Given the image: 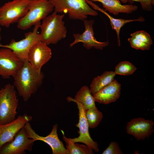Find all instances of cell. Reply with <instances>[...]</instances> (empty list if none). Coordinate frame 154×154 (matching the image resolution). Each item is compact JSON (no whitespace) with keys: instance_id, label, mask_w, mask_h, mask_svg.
I'll return each mask as SVG.
<instances>
[{"instance_id":"20","label":"cell","mask_w":154,"mask_h":154,"mask_svg":"<svg viewBox=\"0 0 154 154\" xmlns=\"http://www.w3.org/2000/svg\"><path fill=\"white\" fill-rule=\"evenodd\" d=\"M82 104L86 109L95 106V101L90 88L86 86H82L77 92L74 98Z\"/></svg>"},{"instance_id":"3","label":"cell","mask_w":154,"mask_h":154,"mask_svg":"<svg viewBox=\"0 0 154 154\" xmlns=\"http://www.w3.org/2000/svg\"><path fill=\"white\" fill-rule=\"evenodd\" d=\"M54 8V12L68 13L71 19L83 21L90 15L96 16L98 12L92 9L86 0H48Z\"/></svg>"},{"instance_id":"18","label":"cell","mask_w":154,"mask_h":154,"mask_svg":"<svg viewBox=\"0 0 154 154\" xmlns=\"http://www.w3.org/2000/svg\"><path fill=\"white\" fill-rule=\"evenodd\" d=\"M88 4L91 6L94 9L99 11L106 15L109 18L112 29L114 30L116 33L118 45L120 46L121 45L120 38V31L121 28L126 24L133 21L143 22L145 21L144 18L140 17L138 18L135 19L125 20L123 19H117L114 18L108 13L105 10L101 8L92 1L90 0H86Z\"/></svg>"},{"instance_id":"2","label":"cell","mask_w":154,"mask_h":154,"mask_svg":"<svg viewBox=\"0 0 154 154\" xmlns=\"http://www.w3.org/2000/svg\"><path fill=\"white\" fill-rule=\"evenodd\" d=\"M54 12L42 20L39 28L41 41L47 45L56 44L66 37L67 30L63 21L64 15Z\"/></svg>"},{"instance_id":"5","label":"cell","mask_w":154,"mask_h":154,"mask_svg":"<svg viewBox=\"0 0 154 154\" xmlns=\"http://www.w3.org/2000/svg\"><path fill=\"white\" fill-rule=\"evenodd\" d=\"M19 104L14 86L8 84L0 90V125L15 119Z\"/></svg>"},{"instance_id":"9","label":"cell","mask_w":154,"mask_h":154,"mask_svg":"<svg viewBox=\"0 0 154 154\" xmlns=\"http://www.w3.org/2000/svg\"><path fill=\"white\" fill-rule=\"evenodd\" d=\"M24 127L28 138L35 141L39 140L46 143L51 147L53 154H69L68 151L58 137L57 124L54 125L50 133L45 137L37 134L32 128L29 122H27Z\"/></svg>"},{"instance_id":"24","label":"cell","mask_w":154,"mask_h":154,"mask_svg":"<svg viewBox=\"0 0 154 154\" xmlns=\"http://www.w3.org/2000/svg\"><path fill=\"white\" fill-rule=\"evenodd\" d=\"M130 35L150 45L151 46L153 43L150 35L145 31H137L131 33Z\"/></svg>"},{"instance_id":"23","label":"cell","mask_w":154,"mask_h":154,"mask_svg":"<svg viewBox=\"0 0 154 154\" xmlns=\"http://www.w3.org/2000/svg\"><path fill=\"white\" fill-rule=\"evenodd\" d=\"M137 69V68L130 62L123 61L118 63L114 72L116 75L127 76L133 74Z\"/></svg>"},{"instance_id":"22","label":"cell","mask_w":154,"mask_h":154,"mask_svg":"<svg viewBox=\"0 0 154 154\" xmlns=\"http://www.w3.org/2000/svg\"><path fill=\"white\" fill-rule=\"evenodd\" d=\"M85 116L89 127L92 129L97 127L103 118L102 113L96 106L86 109Z\"/></svg>"},{"instance_id":"26","label":"cell","mask_w":154,"mask_h":154,"mask_svg":"<svg viewBox=\"0 0 154 154\" xmlns=\"http://www.w3.org/2000/svg\"><path fill=\"white\" fill-rule=\"evenodd\" d=\"M123 153L118 144L115 141H112L108 147L102 152V154H123Z\"/></svg>"},{"instance_id":"15","label":"cell","mask_w":154,"mask_h":154,"mask_svg":"<svg viewBox=\"0 0 154 154\" xmlns=\"http://www.w3.org/2000/svg\"><path fill=\"white\" fill-rule=\"evenodd\" d=\"M32 119L31 116L25 114L9 123L0 125V149L5 144L12 141L18 131Z\"/></svg>"},{"instance_id":"28","label":"cell","mask_w":154,"mask_h":154,"mask_svg":"<svg viewBox=\"0 0 154 154\" xmlns=\"http://www.w3.org/2000/svg\"><path fill=\"white\" fill-rule=\"evenodd\" d=\"M121 1V2L124 3H129L131 4L133 3L131 0H118Z\"/></svg>"},{"instance_id":"11","label":"cell","mask_w":154,"mask_h":154,"mask_svg":"<svg viewBox=\"0 0 154 154\" xmlns=\"http://www.w3.org/2000/svg\"><path fill=\"white\" fill-rule=\"evenodd\" d=\"M21 60L11 49L0 48V75L5 79L13 77L22 67Z\"/></svg>"},{"instance_id":"16","label":"cell","mask_w":154,"mask_h":154,"mask_svg":"<svg viewBox=\"0 0 154 154\" xmlns=\"http://www.w3.org/2000/svg\"><path fill=\"white\" fill-rule=\"evenodd\" d=\"M121 92V84L114 79L93 96L96 102L107 104L116 101L119 98Z\"/></svg>"},{"instance_id":"4","label":"cell","mask_w":154,"mask_h":154,"mask_svg":"<svg viewBox=\"0 0 154 154\" xmlns=\"http://www.w3.org/2000/svg\"><path fill=\"white\" fill-rule=\"evenodd\" d=\"M54 9L48 0H31L27 12L18 21L17 27L22 30H27L43 20Z\"/></svg>"},{"instance_id":"21","label":"cell","mask_w":154,"mask_h":154,"mask_svg":"<svg viewBox=\"0 0 154 154\" xmlns=\"http://www.w3.org/2000/svg\"><path fill=\"white\" fill-rule=\"evenodd\" d=\"M63 139L66 144L69 154H93V150L86 145L74 143L71 138L65 137L63 133Z\"/></svg>"},{"instance_id":"7","label":"cell","mask_w":154,"mask_h":154,"mask_svg":"<svg viewBox=\"0 0 154 154\" xmlns=\"http://www.w3.org/2000/svg\"><path fill=\"white\" fill-rule=\"evenodd\" d=\"M41 23L40 21L36 23L32 31L25 33L23 39L17 41L12 39L8 44H0V47L11 49L23 61L28 60L29 53L32 47L37 42L41 41L40 34L38 32Z\"/></svg>"},{"instance_id":"8","label":"cell","mask_w":154,"mask_h":154,"mask_svg":"<svg viewBox=\"0 0 154 154\" xmlns=\"http://www.w3.org/2000/svg\"><path fill=\"white\" fill-rule=\"evenodd\" d=\"M67 100L69 102H75L79 110V121L76 126L79 129V134L77 137L71 138L74 143L80 142L85 144L96 152L99 151L98 145L96 141L93 140L90 135L89 131V126L85 116L86 109L81 103L70 97H68Z\"/></svg>"},{"instance_id":"10","label":"cell","mask_w":154,"mask_h":154,"mask_svg":"<svg viewBox=\"0 0 154 154\" xmlns=\"http://www.w3.org/2000/svg\"><path fill=\"white\" fill-rule=\"evenodd\" d=\"M35 141L28 137L24 127L21 129L11 141L3 145L0 154H25L31 151Z\"/></svg>"},{"instance_id":"17","label":"cell","mask_w":154,"mask_h":154,"mask_svg":"<svg viewBox=\"0 0 154 154\" xmlns=\"http://www.w3.org/2000/svg\"><path fill=\"white\" fill-rule=\"evenodd\" d=\"M92 2H99L102 5L106 11L114 15L119 13L130 14L137 10L138 7L132 4L122 5L118 0H90Z\"/></svg>"},{"instance_id":"1","label":"cell","mask_w":154,"mask_h":154,"mask_svg":"<svg viewBox=\"0 0 154 154\" xmlns=\"http://www.w3.org/2000/svg\"><path fill=\"white\" fill-rule=\"evenodd\" d=\"M44 76L43 73L38 72L27 60L23 61L22 66L13 77L14 86L24 101H27L36 93Z\"/></svg>"},{"instance_id":"12","label":"cell","mask_w":154,"mask_h":154,"mask_svg":"<svg viewBox=\"0 0 154 154\" xmlns=\"http://www.w3.org/2000/svg\"><path fill=\"white\" fill-rule=\"evenodd\" d=\"M83 21L85 28L84 31L82 34H73L74 40L70 44V46L72 47L76 44L80 42H82L83 46L87 49H90L93 47L97 49L102 50L107 46L109 44L108 41L99 42L94 37V33L93 26L94 20L86 19Z\"/></svg>"},{"instance_id":"25","label":"cell","mask_w":154,"mask_h":154,"mask_svg":"<svg viewBox=\"0 0 154 154\" xmlns=\"http://www.w3.org/2000/svg\"><path fill=\"white\" fill-rule=\"evenodd\" d=\"M127 40L130 43L131 46L132 48L137 50H148L151 47V45L132 37L129 38Z\"/></svg>"},{"instance_id":"19","label":"cell","mask_w":154,"mask_h":154,"mask_svg":"<svg viewBox=\"0 0 154 154\" xmlns=\"http://www.w3.org/2000/svg\"><path fill=\"white\" fill-rule=\"evenodd\" d=\"M116 74L113 71H106L100 76L95 77L90 85V90L93 95L111 83L114 79Z\"/></svg>"},{"instance_id":"14","label":"cell","mask_w":154,"mask_h":154,"mask_svg":"<svg viewBox=\"0 0 154 154\" xmlns=\"http://www.w3.org/2000/svg\"><path fill=\"white\" fill-rule=\"evenodd\" d=\"M52 54L50 48L46 44L39 41L34 44L31 48L28 60L32 66L40 73L42 67L49 60Z\"/></svg>"},{"instance_id":"13","label":"cell","mask_w":154,"mask_h":154,"mask_svg":"<svg viewBox=\"0 0 154 154\" xmlns=\"http://www.w3.org/2000/svg\"><path fill=\"white\" fill-rule=\"evenodd\" d=\"M154 122L152 119H146L141 117L131 119L127 123V133L135 137L137 140H144L154 132Z\"/></svg>"},{"instance_id":"29","label":"cell","mask_w":154,"mask_h":154,"mask_svg":"<svg viewBox=\"0 0 154 154\" xmlns=\"http://www.w3.org/2000/svg\"><path fill=\"white\" fill-rule=\"evenodd\" d=\"M1 25H0V41L1 40Z\"/></svg>"},{"instance_id":"27","label":"cell","mask_w":154,"mask_h":154,"mask_svg":"<svg viewBox=\"0 0 154 154\" xmlns=\"http://www.w3.org/2000/svg\"><path fill=\"white\" fill-rule=\"evenodd\" d=\"M134 3V1L140 2L143 10L147 11H151L154 5V0H131Z\"/></svg>"},{"instance_id":"6","label":"cell","mask_w":154,"mask_h":154,"mask_svg":"<svg viewBox=\"0 0 154 154\" xmlns=\"http://www.w3.org/2000/svg\"><path fill=\"white\" fill-rule=\"evenodd\" d=\"M31 0H13L0 7V25L8 27L27 12Z\"/></svg>"}]
</instances>
